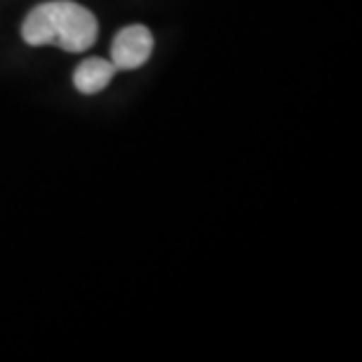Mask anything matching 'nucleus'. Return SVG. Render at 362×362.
Wrapping results in <instances>:
<instances>
[{"label": "nucleus", "mask_w": 362, "mask_h": 362, "mask_svg": "<svg viewBox=\"0 0 362 362\" xmlns=\"http://www.w3.org/2000/svg\"><path fill=\"white\" fill-rule=\"evenodd\" d=\"M115 71L118 69H115L113 62L99 59V57H90V59H85L81 66L76 69L74 83L83 94H97L113 81Z\"/></svg>", "instance_id": "nucleus-3"}, {"label": "nucleus", "mask_w": 362, "mask_h": 362, "mask_svg": "<svg viewBox=\"0 0 362 362\" xmlns=\"http://www.w3.org/2000/svg\"><path fill=\"white\" fill-rule=\"evenodd\" d=\"M153 52V35L146 26H127L115 35L111 47V62L118 71H132L139 69L141 64L148 62Z\"/></svg>", "instance_id": "nucleus-2"}, {"label": "nucleus", "mask_w": 362, "mask_h": 362, "mask_svg": "<svg viewBox=\"0 0 362 362\" xmlns=\"http://www.w3.org/2000/svg\"><path fill=\"white\" fill-rule=\"evenodd\" d=\"M99 33L97 17L71 0H49L28 12L21 35L28 45H57L64 52H85Z\"/></svg>", "instance_id": "nucleus-1"}]
</instances>
